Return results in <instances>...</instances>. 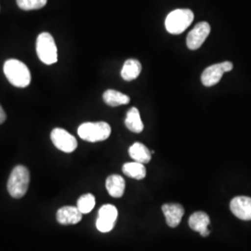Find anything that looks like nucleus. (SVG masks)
I'll return each mask as SVG.
<instances>
[{
	"mask_svg": "<svg viewBox=\"0 0 251 251\" xmlns=\"http://www.w3.org/2000/svg\"><path fill=\"white\" fill-rule=\"evenodd\" d=\"M4 74L9 83L17 88H26L31 83V73L25 63L9 59L4 63Z\"/></svg>",
	"mask_w": 251,
	"mask_h": 251,
	"instance_id": "1",
	"label": "nucleus"
},
{
	"mask_svg": "<svg viewBox=\"0 0 251 251\" xmlns=\"http://www.w3.org/2000/svg\"><path fill=\"white\" fill-rule=\"evenodd\" d=\"M30 173L25 166H16L9 175L8 181V191L10 197L13 198H22L29 187Z\"/></svg>",
	"mask_w": 251,
	"mask_h": 251,
	"instance_id": "2",
	"label": "nucleus"
},
{
	"mask_svg": "<svg viewBox=\"0 0 251 251\" xmlns=\"http://www.w3.org/2000/svg\"><path fill=\"white\" fill-rule=\"evenodd\" d=\"M194 18L195 15L191 9H175L167 16L165 26L170 34L179 35L190 26Z\"/></svg>",
	"mask_w": 251,
	"mask_h": 251,
	"instance_id": "3",
	"label": "nucleus"
},
{
	"mask_svg": "<svg viewBox=\"0 0 251 251\" xmlns=\"http://www.w3.org/2000/svg\"><path fill=\"white\" fill-rule=\"evenodd\" d=\"M77 133L86 142H102L111 135V126L106 122H87L79 126Z\"/></svg>",
	"mask_w": 251,
	"mask_h": 251,
	"instance_id": "4",
	"label": "nucleus"
},
{
	"mask_svg": "<svg viewBox=\"0 0 251 251\" xmlns=\"http://www.w3.org/2000/svg\"><path fill=\"white\" fill-rule=\"evenodd\" d=\"M36 53L39 60L45 64L50 65L57 62L58 52L53 36L50 33H41L36 39Z\"/></svg>",
	"mask_w": 251,
	"mask_h": 251,
	"instance_id": "5",
	"label": "nucleus"
},
{
	"mask_svg": "<svg viewBox=\"0 0 251 251\" xmlns=\"http://www.w3.org/2000/svg\"><path fill=\"white\" fill-rule=\"evenodd\" d=\"M233 65L231 62L216 63L208 66L201 75V82L205 87H212L218 84L225 73L233 70Z\"/></svg>",
	"mask_w": 251,
	"mask_h": 251,
	"instance_id": "6",
	"label": "nucleus"
},
{
	"mask_svg": "<svg viewBox=\"0 0 251 251\" xmlns=\"http://www.w3.org/2000/svg\"><path fill=\"white\" fill-rule=\"evenodd\" d=\"M55 147L64 152H72L77 147L76 139L63 128L56 127L50 134Z\"/></svg>",
	"mask_w": 251,
	"mask_h": 251,
	"instance_id": "7",
	"label": "nucleus"
},
{
	"mask_svg": "<svg viewBox=\"0 0 251 251\" xmlns=\"http://www.w3.org/2000/svg\"><path fill=\"white\" fill-rule=\"evenodd\" d=\"M211 28L208 23L200 22L194 27L186 37V45L189 50H197L204 44L207 36H209Z\"/></svg>",
	"mask_w": 251,
	"mask_h": 251,
	"instance_id": "8",
	"label": "nucleus"
},
{
	"mask_svg": "<svg viewBox=\"0 0 251 251\" xmlns=\"http://www.w3.org/2000/svg\"><path fill=\"white\" fill-rule=\"evenodd\" d=\"M117 207L113 205H104L100 208L99 216L96 222V227L101 233H108L112 231L117 222Z\"/></svg>",
	"mask_w": 251,
	"mask_h": 251,
	"instance_id": "9",
	"label": "nucleus"
},
{
	"mask_svg": "<svg viewBox=\"0 0 251 251\" xmlns=\"http://www.w3.org/2000/svg\"><path fill=\"white\" fill-rule=\"evenodd\" d=\"M230 208L233 215L242 221H251V198L236 197L230 203Z\"/></svg>",
	"mask_w": 251,
	"mask_h": 251,
	"instance_id": "10",
	"label": "nucleus"
},
{
	"mask_svg": "<svg viewBox=\"0 0 251 251\" xmlns=\"http://www.w3.org/2000/svg\"><path fill=\"white\" fill-rule=\"evenodd\" d=\"M162 211L166 218L167 225L171 228H175L180 224L184 215V208L176 203H169L162 206Z\"/></svg>",
	"mask_w": 251,
	"mask_h": 251,
	"instance_id": "11",
	"label": "nucleus"
},
{
	"mask_svg": "<svg viewBox=\"0 0 251 251\" xmlns=\"http://www.w3.org/2000/svg\"><path fill=\"white\" fill-rule=\"evenodd\" d=\"M82 213L77 206H66L57 211V221L63 225H76L82 220Z\"/></svg>",
	"mask_w": 251,
	"mask_h": 251,
	"instance_id": "12",
	"label": "nucleus"
},
{
	"mask_svg": "<svg viewBox=\"0 0 251 251\" xmlns=\"http://www.w3.org/2000/svg\"><path fill=\"white\" fill-rule=\"evenodd\" d=\"M210 225V219L208 215L199 211L192 214L189 219V226L193 231H196L200 233L201 236L206 237L210 231L208 230V225Z\"/></svg>",
	"mask_w": 251,
	"mask_h": 251,
	"instance_id": "13",
	"label": "nucleus"
},
{
	"mask_svg": "<svg viewBox=\"0 0 251 251\" xmlns=\"http://www.w3.org/2000/svg\"><path fill=\"white\" fill-rule=\"evenodd\" d=\"M105 186L111 197L115 198H121L125 192V179L119 175H111L106 179Z\"/></svg>",
	"mask_w": 251,
	"mask_h": 251,
	"instance_id": "14",
	"label": "nucleus"
},
{
	"mask_svg": "<svg viewBox=\"0 0 251 251\" xmlns=\"http://www.w3.org/2000/svg\"><path fill=\"white\" fill-rule=\"evenodd\" d=\"M128 153L134 161L142 164H147L152 159V152L144 144L141 143L132 144L128 149Z\"/></svg>",
	"mask_w": 251,
	"mask_h": 251,
	"instance_id": "15",
	"label": "nucleus"
},
{
	"mask_svg": "<svg viewBox=\"0 0 251 251\" xmlns=\"http://www.w3.org/2000/svg\"><path fill=\"white\" fill-rule=\"evenodd\" d=\"M125 125L130 131L134 133H141L144 130V123L137 108L132 107L128 110L126 117Z\"/></svg>",
	"mask_w": 251,
	"mask_h": 251,
	"instance_id": "16",
	"label": "nucleus"
},
{
	"mask_svg": "<svg viewBox=\"0 0 251 251\" xmlns=\"http://www.w3.org/2000/svg\"><path fill=\"white\" fill-rule=\"evenodd\" d=\"M142 71V64L136 59L126 60L122 70L121 76L126 81H131L136 79Z\"/></svg>",
	"mask_w": 251,
	"mask_h": 251,
	"instance_id": "17",
	"label": "nucleus"
},
{
	"mask_svg": "<svg viewBox=\"0 0 251 251\" xmlns=\"http://www.w3.org/2000/svg\"><path fill=\"white\" fill-rule=\"evenodd\" d=\"M102 98L104 102L112 107L127 104L129 103V100H130V98L127 95L115 90H106L103 93Z\"/></svg>",
	"mask_w": 251,
	"mask_h": 251,
	"instance_id": "18",
	"label": "nucleus"
},
{
	"mask_svg": "<svg viewBox=\"0 0 251 251\" xmlns=\"http://www.w3.org/2000/svg\"><path fill=\"white\" fill-rule=\"evenodd\" d=\"M123 173L129 178L135 179H143L146 176V169L144 164L139 162H129L126 163L123 166Z\"/></svg>",
	"mask_w": 251,
	"mask_h": 251,
	"instance_id": "19",
	"label": "nucleus"
},
{
	"mask_svg": "<svg viewBox=\"0 0 251 251\" xmlns=\"http://www.w3.org/2000/svg\"><path fill=\"white\" fill-rule=\"evenodd\" d=\"M77 208L82 214H88L95 206V198L91 194L83 195L77 201Z\"/></svg>",
	"mask_w": 251,
	"mask_h": 251,
	"instance_id": "20",
	"label": "nucleus"
},
{
	"mask_svg": "<svg viewBox=\"0 0 251 251\" xmlns=\"http://www.w3.org/2000/svg\"><path fill=\"white\" fill-rule=\"evenodd\" d=\"M20 9L24 10L39 9L45 7L47 0H16Z\"/></svg>",
	"mask_w": 251,
	"mask_h": 251,
	"instance_id": "21",
	"label": "nucleus"
},
{
	"mask_svg": "<svg viewBox=\"0 0 251 251\" xmlns=\"http://www.w3.org/2000/svg\"><path fill=\"white\" fill-rule=\"evenodd\" d=\"M6 118H7V116H6V113H5V111L3 110V108H2V106L0 105V124L4 123V121L6 120Z\"/></svg>",
	"mask_w": 251,
	"mask_h": 251,
	"instance_id": "22",
	"label": "nucleus"
}]
</instances>
